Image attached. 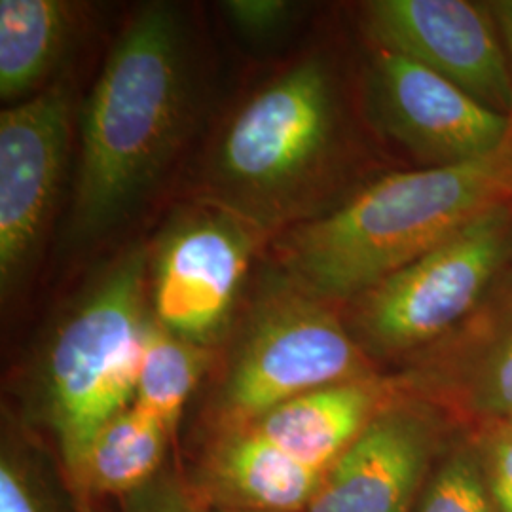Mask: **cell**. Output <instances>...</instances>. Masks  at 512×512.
Listing matches in <instances>:
<instances>
[{"instance_id": "6da1fadb", "label": "cell", "mask_w": 512, "mask_h": 512, "mask_svg": "<svg viewBox=\"0 0 512 512\" xmlns=\"http://www.w3.org/2000/svg\"><path fill=\"white\" fill-rule=\"evenodd\" d=\"M188 69L179 10L167 2L143 6L110 48L80 112L74 243L109 234L171 162L190 116Z\"/></svg>"}, {"instance_id": "7a4b0ae2", "label": "cell", "mask_w": 512, "mask_h": 512, "mask_svg": "<svg viewBox=\"0 0 512 512\" xmlns=\"http://www.w3.org/2000/svg\"><path fill=\"white\" fill-rule=\"evenodd\" d=\"M511 202L512 133L473 162L385 175L338 209L281 232L275 251L293 285L329 304L351 302Z\"/></svg>"}, {"instance_id": "3957f363", "label": "cell", "mask_w": 512, "mask_h": 512, "mask_svg": "<svg viewBox=\"0 0 512 512\" xmlns=\"http://www.w3.org/2000/svg\"><path fill=\"white\" fill-rule=\"evenodd\" d=\"M338 143V101L321 57L266 82L222 131L205 171V202L262 236L310 215Z\"/></svg>"}, {"instance_id": "277c9868", "label": "cell", "mask_w": 512, "mask_h": 512, "mask_svg": "<svg viewBox=\"0 0 512 512\" xmlns=\"http://www.w3.org/2000/svg\"><path fill=\"white\" fill-rule=\"evenodd\" d=\"M150 253L135 247L84 289L57 323L40 368V403L63 463L82 486L95 435L135 397L148 321Z\"/></svg>"}, {"instance_id": "5b68a950", "label": "cell", "mask_w": 512, "mask_h": 512, "mask_svg": "<svg viewBox=\"0 0 512 512\" xmlns=\"http://www.w3.org/2000/svg\"><path fill=\"white\" fill-rule=\"evenodd\" d=\"M376 374L329 302L285 279L247 313L213 401V420L220 433L234 431L300 395Z\"/></svg>"}, {"instance_id": "8992f818", "label": "cell", "mask_w": 512, "mask_h": 512, "mask_svg": "<svg viewBox=\"0 0 512 512\" xmlns=\"http://www.w3.org/2000/svg\"><path fill=\"white\" fill-rule=\"evenodd\" d=\"M511 260L512 202L353 298L344 321L374 363H404L458 329Z\"/></svg>"}, {"instance_id": "52a82bcc", "label": "cell", "mask_w": 512, "mask_h": 512, "mask_svg": "<svg viewBox=\"0 0 512 512\" xmlns=\"http://www.w3.org/2000/svg\"><path fill=\"white\" fill-rule=\"evenodd\" d=\"M264 238L209 203L175 220L150 256L152 315L165 329L209 348L228 325Z\"/></svg>"}, {"instance_id": "ba28073f", "label": "cell", "mask_w": 512, "mask_h": 512, "mask_svg": "<svg viewBox=\"0 0 512 512\" xmlns=\"http://www.w3.org/2000/svg\"><path fill=\"white\" fill-rule=\"evenodd\" d=\"M73 93L55 82L0 114V289L19 287L46 236L69 156Z\"/></svg>"}, {"instance_id": "9c48e42d", "label": "cell", "mask_w": 512, "mask_h": 512, "mask_svg": "<svg viewBox=\"0 0 512 512\" xmlns=\"http://www.w3.org/2000/svg\"><path fill=\"white\" fill-rule=\"evenodd\" d=\"M458 431L439 406L397 389L325 473L306 512H416Z\"/></svg>"}, {"instance_id": "30bf717a", "label": "cell", "mask_w": 512, "mask_h": 512, "mask_svg": "<svg viewBox=\"0 0 512 512\" xmlns=\"http://www.w3.org/2000/svg\"><path fill=\"white\" fill-rule=\"evenodd\" d=\"M368 109L374 124L423 167L484 158L512 133V118L484 107L420 63L376 50L368 69Z\"/></svg>"}, {"instance_id": "8fae6325", "label": "cell", "mask_w": 512, "mask_h": 512, "mask_svg": "<svg viewBox=\"0 0 512 512\" xmlns=\"http://www.w3.org/2000/svg\"><path fill=\"white\" fill-rule=\"evenodd\" d=\"M363 21L376 50L404 55L512 118L511 65L488 4L374 0Z\"/></svg>"}, {"instance_id": "7c38bea8", "label": "cell", "mask_w": 512, "mask_h": 512, "mask_svg": "<svg viewBox=\"0 0 512 512\" xmlns=\"http://www.w3.org/2000/svg\"><path fill=\"white\" fill-rule=\"evenodd\" d=\"M461 427L512 416V260L458 329L391 376Z\"/></svg>"}, {"instance_id": "4fadbf2b", "label": "cell", "mask_w": 512, "mask_h": 512, "mask_svg": "<svg viewBox=\"0 0 512 512\" xmlns=\"http://www.w3.org/2000/svg\"><path fill=\"white\" fill-rule=\"evenodd\" d=\"M395 395L393 378L376 374L300 395L245 429L302 465L327 473Z\"/></svg>"}, {"instance_id": "5bb4252c", "label": "cell", "mask_w": 512, "mask_h": 512, "mask_svg": "<svg viewBox=\"0 0 512 512\" xmlns=\"http://www.w3.org/2000/svg\"><path fill=\"white\" fill-rule=\"evenodd\" d=\"M323 476L241 427L211 446L198 492L209 509L306 512Z\"/></svg>"}, {"instance_id": "9a60e30c", "label": "cell", "mask_w": 512, "mask_h": 512, "mask_svg": "<svg viewBox=\"0 0 512 512\" xmlns=\"http://www.w3.org/2000/svg\"><path fill=\"white\" fill-rule=\"evenodd\" d=\"M76 8L65 0H0V97L21 103L52 76L69 46Z\"/></svg>"}, {"instance_id": "2e32d148", "label": "cell", "mask_w": 512, "mask_h": 512, "mask_svg": "<svg viewBox=\"0 0 512 512\" xmlns=\"http://www.w3.org/2000/svg\"><path fill=\"white\" fill-rule=\"evenodd\" d=\"M171 431L135 404L112 416L95 435L82 488L99 494H133L158 476Z\"/></svg>"}, {"instance_id": "e0dca14e", "label": "cell", "mask_w": 512, "mask_h": 512, "mask_svg": "<svg viewBox=\"0 0 512 512\" xmlns=\"http://www.w3.org/2000/svg\"><path fill=\"white\" fill-rule=\"evenodd\" d=\"M209 359L211 351L207 346L165 329L150 313L143 332L139 374L131 404L173 431L184 404L200 384Z\"/></svg>"}, {"instance_id": "ac0fdd59", "label": "cell", "mask_w": 512, "mask_h": 512, "mask_svg": "<svg viewBox=\"0 0 512 512\" xmlns=\"http://www.w3.org/2000/svg\"><path fill=\"white\" fill-rule=\"evenodd\" d=\"M416 512H499L461 429L440 459Z\"/></svg>"}, {"instance_id": "d6986e66", "label": "cell", "mask_w": 512, "mask_h": 512, "mask_svg": "<svg viewBox=\"0 0 512 512\" xmlns=\"http://www.w3.org/2000/svg\"><path fill=\"white\" fill-rule=\"evenodd\" d=\"M499 512H512V421H480L461 427Z\"/></svg>"}, {"instance_id": "ffe728a7", "label": "cell", "mask_w": 512, "mask_h": 512, "mask_svg": "<svg viewBox=\"0 0 512 512\" xmlns=\"http://www.w3.org/2000/svg\"><path fill=\"white\" fill-rule=\"evenodd\" d=\"M124 512H209V507L198 490L177 476L164 475L126 495Z\"/></svg>"}, {"instance_id": "44dd1931", "label": "cell", "mask_w": 512, "mask_h": 512, "mask_svg": "<svg viewBox=\"0 0 512 512\" xmlns=\"http://www.w3.org/2000/svg\"><path fill=\"white\" fill-rule=\"evenodd\" d=\"M222 8L234 27L251 38H266L281 31L294 12L293 2L285 0H230Z\"/></svg>"}, {"instance_id": "7402d4cb", "label": "cell", "mask_w": 512, "mask_h": 512, "mask_svg": "<svg viewBox=\"0 0 512 512\" xmlns=\"http://www.w3.org/2000/svg\"><path fill=\"white\" fill-rule=\"evenodd\" d=\"M0 512H44L29 476L8 454L0 463Z\"/></svg>"}, {"instance_id": "603a6c76", "label": "cell", "mask_w": 512, "mask_h": 512, "mask_svg": "<svg viewBox=\"0 0 512 512\" xmlns=\"http://www.w3.org/2000/svg\"><path fill=\"white\" fill-rule=\"evenodd\" d=\"M488 6L503 40L512 74V0H497V2H490Z\"/></svg>"}, {"instance_id": "cb8c5ba5", "label": "cell", "mask_w": 512, "mask_h": 512, "mask_svg": "<svg viewBox=\"0 0 512 512\" xmlns=\"http://www.w3.org/2000/svg\"><path fill=\"white\" fill-rule=\"evenodd\" d=\"M209 512H234V511H222V509H209Z\"/></svg>"}, {"instance_id": "d4e9b609", "label": "cell", "mask_w": 512, "mask_h": 512, "mask_svg": "<svg viewBox=\"0 0 512 512\" xmlns=\"http://www.w3.org/2000/svg\"><path fill=\"white\" fill-rule=\"evenodd\" d=\"M507 420H511L512 421V416H511V418H507Z\"/></svg>"}]
</instances>
